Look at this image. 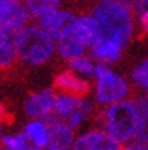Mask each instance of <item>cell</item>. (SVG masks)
I'll return each mask as SVG.
<instances>
[{
	"label": "cell",
	"mask_w": 148,
	"mask_h": 150,
	"mask_svg": "<svg viewBox=\"0 0 148 150\" xmlns=\"http://www.w3.org/2000/svg\"><path fill=\"white\" fill-rule=\"evenodd\" d=\"M98 23L100 38L119 42L126 47L135 33V11L123 0H98L92 8Z\"/></svg>",
	"instance_id": "6da1fadb"
},
{
	"label": "cell",
	"mask_w": 148,
	"mask_h": 150,
	"mask_svg": "<svg viewBox=\"0 0 148 150\" xmlns=\"http://www.w3.org/2000/svg\"><path fill=\"white\" fill-rule=\"evenodd\" d=\"M97 125L124 146L133 143L139 130L148 123L144 121L135 99H124L103 108L97 115Z\"/></svg>",
	"instance_id": "7a4b0ae2"
},
{
	"label": "cell",
	"mask_w": 148,
	"mask_h": 150,
	"mask_svg": "<svg viewBox=\"0 0 148 150\" xmlns=\"http://www.w3.org/2000/svg\"><path fill=\"white\" fill-rule=\"evenodd\" d=\"M15 46L18 61L29 67H39L47 64L58 53L56 40L36 24H27L15 35Z\"/></svg>",
	"instance_id": "3957f363"
},
{
	"label": "cell",
	"mask_w": 148,
	"mask_h": 150,
	"mask_svg": "<svg viewBox=\"0 0 148 150\" xmlns=\"http://www.w3.org/2000/svg\"><path fill=\"white\" fill-rule=\"evenodd\" d=\"M94 83V100L101 108L128 99L130 83L126 77L110 68V64L97 62Z\"/></svg>",
	"instance_id": "277c9868"
},
{
	"label": "cell",
	"mask_w": 148,
	"mask_h": 150,
	"mask_svg": "<svg viewBox=\"0 0 148 150\" xmlns=\"http://www.w3.org/2000/svg\"><path fill=\"white\" fill-rule=\"evenodd\" d=\"M29 17L23 0H0V32L17 35L27 26Z\"/></svg>",
	"instance_id": "5b68a950"
},
{
	"label": "cell",
	"mask_w": 148,
	"mask_h": 150,
	"mask_svg": "<svg viewBox=\"0 0 148 150\" xmlns=\"http://www.w3.org/2000/svg\"><path fill=\"white\" fill-rule=\"evenodd\" d=\"M71 150H123V144L104 129L95 126L77 134Z\"/></svg>",
	"instance_id": "8992f818"
},
{
	"label": "cell",
	"mask_w": 148,
	"mask_h": 150,
	"mask_svg": "<svg viewBox=\"0 0 148 150\" xmlns=\"http://www.w3.org/2000/svg\"><path fill=\"white\" fill-rule=\"evenodd\" d=\"M56 94L58 93H55L51 88H41L30 93L23 105L24 115L27 118H48L53 115Z\"/></svg>",
	"instance_id": "52a82bcc"
},
{
	"label": "cell",
	"mask_w": 148,
	"mask_h": 150,
	"mask_svg": "<svg viewBox=\"0 0 148 150\" xmlns=\"http://www.w3.org/2000/svg\"><path fill=\"white\" fill-rule=\"evenodd\" d=\"M47 120L50 125V139L44 150H71L76 139V130L65 120H60L56 115H50Z\"/></svg>",
	"instance_id": "ba28073f"
},
{
	"label": "cell",
	"mask_w": 148,
	"mask_h": 150,
	"mask_svg": "<svg viewBox=\"0 0 148 150\" xmlns=\"http://www.w3.org/2000/svg\"><path fill=\"white\" fill-rule=\"evenodd\" d=\"M74 20H76V15L71 11L58 8V9L39 17L38 24L42 29H46L51 37L58 41L60 37H64L65 33L69 32V29L73 28Z\"/></svg>",
	"instance_id": "9c48e42d"
},
{
	"label": "cell",
	"mask_w": 148,
	"mask_h": 150,
	"mask_svg": "<svg viewBox=\"0 0 148 150\" xmlns=\"http://www.w3.org/2000/svg\"><path fill=\"white\" fill-rule=\"evenodd\" d=\"M73 35L79 40L86 49H91L97 40L100 38V29L98 23L94 18L92 14H82L77 15L71 28Z\"/></svg>",
	"instance_id": "30bf717a"
},
{
	"label": "cell",
	"mask_w": 148,
	"mask_h": 150,
	"mask_svg": "<svg viewBox=\"0 0 148 150\" xmlns=\"http://www.w3.org/2000/svg\"><path fill=\"white\" fill-rule=\"evenodd\" d=\"M55 86L59 91L71 93L76 96H88V93L91 90L88 79L77 74L71 68L65 70V71H60L55 77Z\"/></svg>",
	"instance_id": "8fae6325"
},
{
	"label": "cell",
	"mask_w": 148,
	"mask_h": 150,
	"mask_svg": "<svg viewBox=\"0 0 148 150\" xmlns=\"http://www.w3.org/2000/svg\"><path fill=\"white\" fill-rule=\"evenodd\" d=\"M89 50H91V56L97 61V62L114 64L121 58L124 47L116 41L106 40V38H98L97 42H95Z\"/></svg>",
	"instance_id": "7c38bea8"
},
{
	"label": "cell",
	"mask_w": 148,
	"mask_h": 150,
	"mask_svg": "<svg viewBox=\"0 0 148 150\" xmlns=\"http://www.w3.org/2000/svg\"><path fill=\"white\" fill-rule=\"evenodd\" d=\"M83 97L85 96H76L71 93L59 91L56 94V102H55V111L53 115H56L60 120H68L69 117L76 114L82 108L83 105Z\"/></svg>",
	"instance_id": "4fadbf2b"
},
{
	"label": "cell",
	"mask_w": 148,
	"mask_h": 150,
	"mask_svg": "<svg viewBox=\"0 0 148 150\" xmlns=\"http://www.w3.org/2000/svg\"><path fill=\"white\" fill-rule=\"evenodd\" d=\"M21 130L35 146L44 150L50 139V125L47 118H29Z\"/></svg>",
	"instance_id": "5bb4252c"
},
{
	"label": "cell",
	"mask_w": 148,
	"mask_h": 150,
	"mask_svg": "<svg viewBox=\"0 0 148 150\" xmlns=\"http://www.w3.org/2000/svg\"><path fill=\"white\" fill-rule=\"evenodd\" d=\"M56 44H58V49H56L58 55L64 61H71L73 58L80 56L86 52V47L73 35L71 29H69V32L65 33L64 37H60L56 41Z\"/></svg>",
	"instance_id": "9a60e30c"
},
{
	"label": "cell",
	"mask_w": 148,
	"mask_h": 150,
	"mask_svg": "<svg viewBox=\"0 0 148 150\" xmlns=\"http://www.w3.org/2000/svg\"><path fill=\"white\" fill-rule=\"evenodd\" d=\"M17 59H18V53L15 46V35L0 32V67L8 70L15 64Z\"/></svg>",
	"instance_id": "2e32d148"
},
{
	"label": "cell",
	"mask_w": 148,
	"mask_h": 150,
	"mask_svg": "<svg viewBox=\"0 0 148 150\" xmlns=\"http://www.w3.org/2000/svg\"><path fill=\"white\" fill-rule=\"evenodd\" d=\"M2 147L11 149V150H41L26 137L23 130L3 134L2 135Z\"/></svg>",
	"instance_id": "e0dca14e"
},
{
	"label": "cell",
	"mask_w": 148,
	"mask_h": 150,
	"mask_svg": "<svg viewBox=\"0 0 148 150\" xmlns=\"http://www.w3.org/2000/svg\"><path fill=\"white\" fill-rule=\"evenodd\" d=\"M69 64V68L76 71L77 74H80L86 79L89 77H94L95 76V68H97V62H95V59L89 55H80V56H76L73 58L71 61H68Z\"/></svg>",
	"instance_id": "ac0fdd59"
},
{
	"label": "cell",
	"mask_w": 148,
	"mask_h": 150,
	"mask_svg": "<svg viewBox=\"0 0 148 150\" xmlns=\"http://www.w3.org/2000/svg\"><path fill=\"white\" fill-rule=\"evenodd\" d=\"M23 2L27 8L30 17L36 20L60 6V0H23Z\"/></svg>",
	"instance_id": "d6986e66"
},
{
	"label": "cell",
	"mask_w": 148,
	"mask_h": 150,
	"mask_svg": "<svg viewBox=\"0 0 148 150\" xmlns=\"http://www.w3.org/2000/svg\"><path fill=\"white\" fill-rule=\"evenodd\" d=\"M132 82L144 90V94L148 96V58L137 64L132 73Z\"/></svg>",
	"instance_id": "ffe728a7"
},
{
	"label": "cell",
	"mask_w": 148,
	"mask_h": 150,
	"mask_svg": "<svg viewBox=\"0 0 148 150\" xmlns=\"http://www.w3.org/2000/svg\"><path fill=\"white\" fill-rule=\"evenodd\" d=\"M135 102H136V106H137L139 112H141L144 121L148 123V96H145V94L139 96L135 99Z\"/></svg>",
	"instance_id": "44dd1931"
},
{
	"label": "cell",
	"mask_w": 148,
	"mask_h": 150,
	"mask_svg": "<svg viewBox=\"0 0 148 150\" xmlns=\"http://www.w3.org/2000/svg\"><path fill=\"white\" fill-rule=\"evenodd\" d=\"M133 143L137 146H142V147H148V125L139 130V134L133 139Z\"/></svg>",
	"instance_id": "7402d4cb"
},
{
	"label": "cell",
	"mask_w": 148,
	"mask_h": 150,
	"mask_svg": "<svg viewBox=\"0 0 148 150\" xmlns=\"http://www.w3.org/2000/svg\"><path fill=\"white\" fill-rule=\"evenodd\" d=\"M136 18H137L139 29H141L144 33H148V9L142 11L141 14H137Z\"/></svg>",
	"instance_id": "603a6c76"
},
{
	"label": "cell",
	"mask_w": 148,
	"mask_h": 150,
	"mask_svg": "<svg viewBox=\"0 0 148 150\" xmlns=\"http://www.w3.org/2000/svg\"><path fill=\"white\" fill-rule=\"evenodd\" d=\"M132 9L135 11V15L141 14L142 11L148 9V0H132Z\"/></svg>",
	"instance_id": "cb8c5ba5"
},
{
	"label": "cell",
	"mask_w": 148,
	"mask_h": 150,
	"mask_svg": "<svg viewBox=\"0 0 148 150\" xmlns=\"http://www.w3.org/2000/svg\"><path fill=\"white\" fill-rule=\"evenodd\" d=\"M123 150H148V147H142V146H137L135 143H128L123 146Z\"/></svg>",
	"instance_id": "d4e9b609"
},
{
	"label": "cell",
	"mask_w": 148,
	"mask_h": 150,
	"mask_svg": "<svg viewBox=\"0 0 148 150\" xmlns=\"http://www.w3.org/2000/svg\"><path fill=\"white\" fill-rule=\"evenodd\" d=\"M123 2H126V3H128L130 6H132V0H123Z\"/></svg>",
	"instance_id": "484cf974"
},
{
	"label": "cell",
	"mask_w": 148,
	"mask_h": 150,
	"mask_svg": "<svg viewBox=\"0 0 148 150\" xmlns=\"http://www.w3.org/2000/svg\"><path fill=\"white\" fill-rule=\"evenodd\" d=\"M2 150H11V149H6V147H2Z\"/></svg>",
	"instance_id": "4316f807"
}]
</instances>
